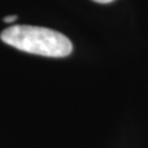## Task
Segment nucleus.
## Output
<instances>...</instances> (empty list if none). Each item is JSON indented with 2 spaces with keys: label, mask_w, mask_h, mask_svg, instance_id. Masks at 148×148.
<instances>
[{
  "label": "nucleus",
  "mask_w": 148,
  "mask_h": 148,
  "mask_svg": "<svg viewBox=\"0 0 148 148\" xmlns=\"http://www.w3.org/2000/svg\"><path fill=\"white\" fill-rule=\"evenodd\" d=\"M0 38L19 51L48 58H63L73 51V44L64 34L41 26L12 25L1 32Z\"/></svg>",
  "instance_id": "f257e3e1"
},
{
  "label": "nucleus",
  "mask_w": 148,
  "mask_h": 148,
  "mask_svg": "<svg viewBox=\"0 0 148 148\" xmlns=\"http://www.w3.org/2000/svg\"><path fill=\"white\" fill-rule=\"evenodd\" d=\"M16 19H18V16L16 15H8V16H4V19H3V21L7 22V23H11V22L16 21Z\"/></svg>",
  "instance_id": "f03ea898"
},
{
  "label": "nucleus",
  "mask_w": 148,
  "mask_h": 148,
  "mask_svg": "<svg viewBox=\"0 0 148 148\" xmlns=\"http://www.w3.org/2000/svg\"><path fill=\"white\" fill-rule=\"evenodd\" d=\"M96 3H103V4H106V3H111V1H114V0H93Z\"/></svg>",
  "instance_id": "7ed1b4c3"
}]
</instances>
